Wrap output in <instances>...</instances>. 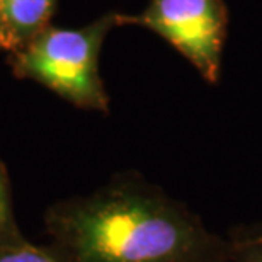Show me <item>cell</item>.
I'll return each mask as SVG.
<instances>
[{
  "mask_svg": "<svg viewBox=\"0 0 262 262\" xmlns=\"http://www.w3.org/2000/svg\"><path fill=\"white\" fill-rule=\"evenodd\" d=\"M63 262H227L228 240L138 172H121L91 194L45 214Z\"/></svg>",
  "mask_w": 262,
  "mask_h": 262,
  "instance_id": "cell-1",
  "label": "cell"
},
{
  "mask_svg": "<svg viewBox=\"0 0 262 262\" xmlns=\"http://www.w3.org/2000/svg\"><path fill=\"white\" fill-rule=\"evenodd\" d=\"M116 10L77 29L50 26L9 56L17 78L50 89L78 109L109 113V96L99 72L107 34L119 28Z\"/></svg>",
  "mask_w": 262,
  "mask_h": 262,
  "instance_id": "cell-2",
  "label": "cell"
},
{
  "mask_svg": "<svg viewBox=\"0 0 262 262\" xmlns=\"http://www.w3.org/2000/svg\"><path fill=\"white\" fill-rule=\"evenodd\" d=\"M228 23L225 0H148L140 14H119V28L138 26L160 36L209 85L222 80Z\"/></svg>",
  "mask_w": 262,
  "mask_h": 262,
  "instance_id": "cell-3",
  "label": "cell"
},
{
  "mask_svg": "<svg viewBox=\"0 0 262 262\" xmlns=\"http://www.w3.org/2000/svg\"><path fill=\"white\" fill-rule=\"evenodd\" d=\"M56 2L58 0H0V23L9 53L50 28Z\"/></svg>",
  "mask_w": 262,
  "mask_h": 262,
  "instance_id": "cell-4",
  "label": "cell"
},
{
  "mask_svg": "<svg viewBox=\"0 0 262 262\" xmlns=\"http://www.w3.org/2000/svg\"><path fill=\"white\" fill-rule=\"evenodd\" d=\"M227 240V262H262V222L237 225Z\"/></svg>",
  "mask_w": 262,
  "mask_h": 262,
  "instance_id": "cell-5",
  "label": "cell"
},
{
  "mask_svg": "<svg viewBox=\"0 0 262 262\" xmlns=\"http://www.w3.org/2000/svg\"><path fill=\"white\" fill-rule=\"evenodd\" d=\"M0 262H63L50 245H34L23 235L0 242Z\"/></svg>",
  "mask_w": 262,
  "mask_h": 262,
  "instance_id": "cell-6",
  "label": "cell"
},
{
  "mask_svg": "<svg viewBox=\"0 0 262 262\" xmlns=\"http://www.w3.org/2000/svg\"><path fill=\"white\" fill-rule=\"evenodd\" d=\"M20 230L15 222L12 187H10L9 172L4 160L0 159V242L20 237Z\"/></svg>",
  "mask_w": 262,
  "mask_h": 262,
  "instance_id": "cell-7",
  "label": "cell"
},
{
  "mask_svg": "<svg viewBox=\"0 0 262 262\" xmlns=\"http://www.w3.org/2000/svg\"><path fill=\"white\" fill-rule=\"evenodd\" d=\"M0 51H7V41H5V36H4L2 23H0Z\"/></svg>",
  "mask_w": 262,
  "mask_h": 262,
  "instance_id": "cell-8",
  "label": "cell"
}]
</instances>
